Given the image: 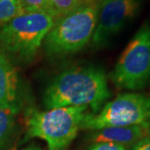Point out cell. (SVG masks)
<instances>
[{
  "label": "cell",
  "instance_id": "obj_1",
  "mask_svg": "<svg viewBox=\"0 0 150 150\" xmlns=\"http://www.w3.org/2000/svg\"><path fill=\"white\" fill-rule=\"evenodd\" d=\"M110 97L103 70L93 66L74 67L63 71L49 83L43 103L48 109L85 106L97 113Z\"/></svg>",
  "mask_w": 150,
  "mask_h": 150
},
{
  "label": "cell",
  "instance_id": "obj_2",
  "mask_svg": "<svg viewBox=\"0 0 150 150\" xmlns=\"http://www.w3.org/2000/svg\"><path fill=\"white\" fill-rule=\"evenodd\" d=\"M98 4L79 6L54 22L44 38V48L50 56L78 52L92 39L96 28Z\"/></svg>",
  "mask_w": 150,
  "mask_h": 150
},
{
  "label": "cell",
  "instance_id": "obj_3",
  "mask_svg": "<svg viewBox=\"0 0 150 150\" xmlns=\"http://www.w3.org/2000/svg\"><path fill=\"white\" fill-rule=\"evenodd\" d=\"M85 106L33 110L26 119L28 138L45 140L49 150H64L74 140L87 114Z\"/></svg>",
  "mask_w": 150,
  "mask_h": 150
},
{
  "label": "cell",
  "instance_id": "obj_4",
  "mask_svg": "<svg viewBox=\"0 0 150 150\" xmlns=\"http://www.w3.org/2000/svg\"><path fill=\"white\" fill-rule=\"evenodd\" d=\"M55 20L45 12L23 13L0 28V46L23 61L32 60Z\"/></svg>",
  "mask_w": 150,
  "mask_h": 150
},
{
  "label": "cell",
  "instance_id": "obj_5",
  "mask_svg": "<svg viewBox=\"0 0 150 150\" xmlns=\"http://www.w3.org/2000/svg\"><path fill=\"white\" fill-rule=\"evenodd\" d=\"M150 126V95L127 93L107 103L98 113H87L80 129H98L108 127Z\"/></svg>",
  "mask_w": 150,
  "mask_h": 150
},
{
  "label": "cell",
  "instance_id": "obj_6",
  "mask_svg": "<svg viewBox=\"0 0 150 150\" xmlns=\"http://www.w3.org/2000/svg\"><path fill=\"white\" fill-rule=\"evenodd\" d=\"M114 84L129 90L142 89L150 81V25L136 33L110 74Z\"/></svg>",
  "mask_w": 150,
  "mask_h": 150
},
{
  "label": "cell",
  "instance_id": "obj_7",
  "mask_svg": "<svg viewBox=\"0 0 150 150\" xmlns=\"http://www.w3.org/2000/svg\"><path fill=\"white\" fill-rule=\"evenodd\" d=\"M139 8V0H103L92 37L93 45L99 48L107 44L137 14Z\"/></svg>",
  "mask_w": 150,
  "mask_h": 150
},
{
  "label": "cell",
  "instance_id": "obj_8",
  "mask_svg": "<svg viewBox=\"0 0 150 150\" xmlns=\"http://www.w3.org/2000/svg\"><path fill=\"white\" fill-rule=\"evenodd\" d=\"M18 78L16 69L4 54H0V107L18 108Z\"/></svg>",
  "mask_w": 150,
  "mask_h": 150
},
{
  "label": "cell",
  "instance_id": "obj_9",
  "mask_svg": "<svg viewBox=\"0 0 150 150\" xmlns=\"http://www.w3.org/2000/svg\"><path fill=\"white\" fill-rule=\"evenodd\" d=\"M149 128L142 125L125 127H108L93 134L94 143L109 142L118 144H131L144 138Z\"/></svg>",
  "mask_w": 150,
  "mask_h": 150
},
{
  "label": "cell",
  "instance_id": "obj_10",
  "mask_svg": "<svg viewBox=\"0 0 150 150\" xmlns=\"http://www.w3.org/2000/svg\"><path fill=\"white\" fill-rule=\"evenodd\" d=\"M18 108L0 107V149L5 146L13 134Z\"/></svg>",
  "mask_w": 150,
  "mask_h": 150
},
{
  "label": "cell",
  "instance_id": "obj_11",
  "mask_svg": "<svg viewBox=\"0 0 150 150\" xmlns=\"http://www.w3.org/2000/svg\"><path fill=\"white\" fill-rule=\"evenodd\" d=\"M80 0H48L47 13L56 21L77 8Z\"/></svg>",
  "mask_w": 150,
  "mask_h": 150
},
{
  "label": "cell",
  "instance_id": "obj_12",
  "mask_svg": "<svg viewBox=\"0 0 150 150\" xmlns=\"http://www.w3.org/2000/svg\"><path fill=\"white\" fill-rule=\"evenodd\" d=\"M23 13L18 0H0V25Z\"/></svg>",
  "mask_w": 150,
  "mask_h": 150
},
{
  "label": "cell",
  "instance_id": "obj_13",
  "mask_svg": "<svg viewBox=\"0 0 150 150\" xmlns=\"http://www.w3.org/2000/svg\"><path fill=\"white\" fill-rule=\"evenodd\" d=\"M23 13H47L48 0H18Z\"/></svg>",
  "mask_w": 150,
  "mask_h": 150
},
{
  "label": "cell",
  "instance_id": "obj_14",
  "mask_svg": "<svg viewBox=\"0 0 150 150\" xmlns=\"http://www.w3.org/2000/svg\"><path fill=\"white\" fill-rule=\"evenodd\" d=\"M88 150H126L125 147L122 144L109 143V142H102L95 143L88 149Z\"/></svg>",
  "mask_w": 150,
  "mask_h": 150
},
{
  "label": "cell",
  "instance_id": "obj_15",
  "mask_svg": "<svg viewBox=\"0 0 150 150\" xmlns=\"http://www.w3.org/2000/svg\"><path fill=\"white\" fill-rule=\"evenodd\" d=\"M131 150H150V137H144L137 141Z\"/></svg>",
  "mask_w": 150,
  "mask_h": 150
},
{
  "label": "cell",
  "instance_id": "obj_16",
  "mask_svg": "<svg viewBox=\"0 0 150 150\" xmlns=\"http://www.w3.org/2000/svg\"><path fill=\"white\" fill-rule=\"evenodd\" d=\"M24 150H42L40 149L39 148H37V147H30V148H28Z\"/></svg>",
  "mask_w": 150,
  "mask_h": 150
}]
</instances>
